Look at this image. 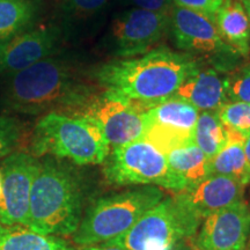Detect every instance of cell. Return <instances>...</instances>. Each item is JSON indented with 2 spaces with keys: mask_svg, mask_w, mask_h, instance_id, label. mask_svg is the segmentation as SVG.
Returning <instances> with one entry per match:
<instances>
[{
  "mask_svg": "<svg viewBox=\"0 0 250 250\" xmlns=\"http://www.w3.org/2000/svg\"><path fill=\"white\" fill-rule=\"evenodd\" d=\"M197 67L189 56L156 48L139 57L107 62L96 71L95 78L104 89V95L147 112L175 95Z\"/></svg>",
  "mask_w": 250,
  "mask_h": 250,
  "instance_id": "1",
  "label": "cell"
},
{
  "mask_svg": "<svg viewBox=\"0 0 250 250\" xmlns=\"http://www.w3.org/2000/svg\"><path fill=\"white\" fill-rule=\"evenodd\" d=\"M95 96L72 65L49 57L6 77L0 105L5 111L22 115H80Z\"/></svg>",
  "mask_w": 250,
  "mask_h": 250,
  "instance_id": "2",
  "label": "cell"
},
{
  "mask_svg": "<svg viewBox=\"0 0 250 250\" xmlns=\"http://www.w3.org/2000/svg\"><path fill=\"white\" fill-rule=\"evenodd\" d=\"M83 211V189L76 171L52 156L39 160L27 227L45 235L73 236Z\"/></svg>",
  "mask_w": 250,
  "mask_h": 250,
  "instance_id": "3",
  "label": "cell"
},
{
  "mask_svg": "<svg viewBox=\"0 0 250 250\" xmlns=\"http://www.w3.org/2000/svg\"><path fill=\"white\" fill-rule=\"evenodd\" d=\"M30 149L35 156L67 159L79 166L107 160L110 147L101 129L87 115L45 114L37 122Z\"/></svg>",
  "mask_w": 250,
  "mask_h": 250,
  "instance_id": "4",
  "label": "cell"
},
{
  "mask_svg": "<svg viewBox=\"0 0 250 250\" xmlns=\"http://www.w3.org/2000/svg\"><path fill=\"white\" fill-rule=\"evenodd\" d=\"M164 199V190L142 186L96 201L81 219L73 241L80 247L99 245L126 233L149 208Z\"/></svg>",
  "mask_w": 250,
  "mask_h": 250,
  "instance_id": "5",
  "label": "cell"
},
{
  "mask_svg": "<svg viewBox=\"0 0 250 250\" xmlns=\"http://www.w3.org/2000/svg\"><path fill=\"white\" fill-rule=\"evenodd\" d=\"M202 220L174 193L146 212L132 227L108 241L125 250H173L182 239L195 236Z\"/></svg>",
  "mask_w": 250,
  "mask_h": 250,
  "instance_id": "6",
  "label": "cell"
},
{
  "mask_svg": "<svg viewBox=\"0 0 250 250\" xmlns=\"http://www.w3.org/2000/svg\"><path fill=\"white\" fill-rule=\"evenodd\" d=\"M107 159L104 174L112 184L155 186L179 192L166 154L145 138L112 148Z\"/></svg>",
  "mask_w": 250,
  "mask_h": 250,
  "instance_id": "7",
  "label": "cell"
},
{
  "mask_svg": "<svg viewBox=\"0 0 250 250\" xmlns=\"http://www.w3.org/2000/svg\"><path fill=\"white\" fill-rule=\"evenodd\" d=\"M199 110L186 100L173 95L152 107L145 114L146 130L143 138L164 154L192 142Z\"/></svg>",
  "mask_w": 250,
  "mask_h": 250,
  "instance_id": "8",
  "label": "cell"
},
{
  "mask_svg": "<svg viewBox=\"0 0 250 250\" xmlns=\"http://www.w3.org/2000/svg\"><path fill=\"white\" fill-rule=\"evenodd\" d=\"M37 167L39 160L24 152L11 153L2 160L0 225L27 227L31 187Z\"/></svg>",
  "mask_w": 250,
  "mask_h": 250,
  "instance_id": "9",
  "label": "cell"
},
{
  "mask_svg": "<svg viewBox=\"0 0 250 250\" xmlns=\"http://www.w3.org/2000/svg\"><path fill=\"white\" fill-rule=\"evenodd\" d=\"M169 15L137 7L122 13L112 24L117 57H138L151 51L169 29Z\"/></svg>",
  "mask_w": 250,
  "mask_h": 250,
  "instance_id": "10",
  "label": "cell"
},
{
  "mask_svg": "<svg viewBox=\"0 0 250 250\" xmlns=\"http://www.w3.org/2000/svg\"><path fill=\"white\" fill-rule=\"evenodd\" d=\"M146 112L121 100L102 94L95 96L80 115L98 123L110 148L143 138L146 130Z\"/></svg>",
  "mask_w": 250,
  "mask_h": 250,
  "instance_id": "11",
  "label": "cell"
},
{
  "mask_svg": "<svg viewBox=\"0 0 250 250\" xmlns=\"http://www.w3.org/2000/svg\"><path fill=\"white\" fill-rule=\"evenodd\" d=\"M195 235L204 250H246L250 237V206L246 199L206 217Z\"/></svg>",
  "mask_w": 250,
  "mask_h": 250,
  "instance_id": "12",
  "label": "cell"
},
{
  "mask_svg": "<svg viewBox=\"0 0 250 250\" xmlns=\"http://www.w3.org/2000/svg\"><path fill=\"white\" fill-rule=\"evenodd\" d=\"M169 28L176 45L184 51L236 57L224 43L214 19L210 15L174 5L169 15Z\"/></svg>",
  "mask_w": 250,
  "mask_h": 250,
  "instance_id": "13",
  "label": "cell"
},
{
  "mask_svg": "<svg viewBox=\"0 0 250 250\" xmlns=\"http://www.w3.org/2000/svg\"><path fill=\"white\" fill-rule=\"evenodd\" d=\"M58 40V29L39 28L0 42V76L9 77L51 57L57 49Z\"/></svg>",
  "mask_w": 250,
  "mask_h": 250,
  "instance_id": "14",
  "label": "cell"
},
{
  "mask_svg": "<svg viewBox=\"0 0 250 250\" xmlns=\"http://www.w3.org/2000/svg\"><path fill=\"white\" fill-rule=\"evenodd\" d=\"M245 188V184L232 177L211 174L192 189L177 195L203 221L214 212L243 201Z\"/></svg>",
  "mask_w": 250,
  "mask_h": 250,
  "instance_id": "15",
  "label": "cell"
},
{
  "mask_svg": "<svg viewBox=\"0 0 250 250\" xmlns=\"http://www.w3.org/2000/svg\"><path fill=\"white\" fill-rule=\"evenodd\" d=\"M175 95L191 103L199 111L217 112L228 101L225 74L213 68L197 67L186 78Z\"/></svg>",
  "mask_w": 250,
  "mask_h": 250,
  "instance_id": "16",
  "label": "cell"
},
{
  "mask_svg": "<svg viewBox=\"0 0 250 250\" xmlns=\"http://www.w3.org/2000/svg\"><path fill=\"white\" fill-rule=\"evenodd\" d=\"M166 158L179 192L192 189L211 175L210 159L193 142L171 149L166 154Z\"/></svg>",
  "mask_w": 250,
  "mask_h": 250,
  "instance_id": "17",
  "label": "cell"
},
{
  "mask_svg": "<svg viewBox=\"0 0 250 250\" xmlns=\"http://www.w3.org/2000/svg\"><path fill=\"white\" fill-rule=\"evenodd\" d=\"M224 43L236 56L250 54V21L241 0H225L214 15Z\"/></svg>",
  "mask_w": 250,
  "mask_h": 250,
  "instance_id": "18",
  "label": "cell"
},
{
  "mask_svg": "<svg viewBox=\"0 0 250 250\" xmlns=\"http://www.w3.org/2000/svg\"><path fill=\"white\" fill-rule=\"evenodd\" d=\"M0 250H77L56 235H45L21 225H0Z\"/></svg>",
  "mask_w": 250,
  "mask_h": 250,
  "instance_id": "19",
  "label": "cell"
},
{
  "mask_svg": "<svg viewBox=\"0 0 250 250\" xmlns=\"http://www.w3.org/2000/svg\"><path fill=\"white\" fill-rule=\"evenodd\" d=\"M226 130L227 142L218 154L210 160V173L232 177L248 186L250 179L243 149L246 136L227 127Z\"/></svg>",
  "mask_w": 250,
  "mask_h": 250,
  "instance_id": "20",
  "label": "cell"
},
{
  "mask_svg": "<svg viewBox=\"0 0 250 250\" xmlns=\"http://www.w3.org/2000/svg\"><path fill=\"white\" fill-rule=\"evenodd\" d=\"M36 11L31 0H0V42L30 29Z\"/></svg>",
  "mask_w": 250,
  "mask_h": 250,
  "instance_id": "21",
  "label": "cell"
},
{
  "mask_svg": "<svg viewBox=\"0 0 250 250\" xmlns=\"http://www.w3.org/2000/svg\"><path fill=\"white\" fill-rule=\"evenodd\" d=\"M192 142L208 159L213 158L227 142V130L215 111H199Z\"/></svg>",
  "mask_w": 250,
  "mask_h": 250,
  "instance_id": "22",
  "label": "cell"
},
{
  "mask_svg": "<svg viewBox=\"0 0 250 250\" xmlns=\"http://www.w3.org/2000/svg\"><path fill=\"white\" fill-rule=\"evenodd\" d=\"M217 114L227 129L237 131L243 136L250 132V103L227 101Z\"/></svg>",
  "mask_w": 250,
  "mask_h": 250,
  "instance_id": "23",
  "label": "cell"
},
{
  "mask_svg": "<svg viewBox=\"0 0 250 250\" xmlns=\"http://www.w3.org/2000/svg\"><path fill=\"white\" fill-rule=\"evenodd\" d=\"M225 86L228 101L250 103V64L225 77Z\"/></svg>",
  "mask_w": 250,
  "mask_h": 250,
  "instance_id": "24",
  "label": "cell"
},
{
  "mask_svg": "<svg viewBox=\"0 0 250 250\" xmlns=\"http://www.w3.org/2000/svg\"><path fill=\"white\" fill-rule=\"evenodd\" d=\"M23 133L22 123L18 118L0 115V158L13 153Z\"/></svg>",
  "mask_w": 250,
  "mask_h": 250,
  "instance_id": "25",
  "label": "cell"
},
{
  "mask_svg": "<svg viewBox=\"0 0 250 250\" xmlns=\"http://www.w3.org/2000/svg\"><path fill=\"white\" fill-rule=\"evenodd\" d=\"M110 0H62L64 8L72 14H92L101 11Z\"/></svg>",
  "mask_w": 250,
  "mask_h": 250,
  "instance_id": "26",
  "label": "cell"
},
{
  "mask_svg": "<svg viewBox=\"0 0 250 250\" xmlns=\"http://www.w3.org/2000/svg\"><path fill=\"white\" fill-rule=\"evenodd\" d=\"M173 1L176 6L201 12L214 19L215 13L224 4L225 0H173Z\"/></svg>",
  "mask_w": 250,
  "mask_h": 250,
  "instance_id": "27",
  "label": "cell"
},
{
  "mask_svg": "<svg viewBox=\"0 0 250 250\" xmlns=\"http://www.w3.org/2000/svg\"><path fill=\"white\" fill-rule=\"evenodd\" d=\"M137 8L147 9L158 13L170 14L174 7L173 0H130Z\"/></svg>",
  "mask_w": 250,
  "mask_h": 250,
  "instance_id": "28",
  "label": "cell"
},
{
  "mask_svg": "<svg viewBox=\"0 0 250 250\" xmlns=\"http://www.w3.org/2000/svg\"><path fill=\"white\" fill-rule=\"evenodd\" d=\"M80 250H125V249L117 245H114V243L104 242V243H99V245L81 247Z\"/></svg>",
  "mask_w": 250,
  "mask_h": 250,
  "instance_id": "29",
  "label": "cell"
},
{
  "mask_svg": "<svg viewBox=\"0 0 250 250\" xmlns=\"http://www.w3.org/2000/svg\"><path fill=\"white\" fill-rule=\"evenodd\" d=\"M193 239H195V236L180 240V241L175 245L173 250H193Z\"/></svg>",
  "mask_w": 250,
  "mask_h": 250,
  "instance_id": "30",
  "label": "cell"
},
{
  "mask_svg": "<svg viewBox=\"0 0 250 250\" xmlns=\"http://www.w3.org/2000/svg\"><path fill=\"white\" fill-rule=\"evenodd\" d=\"M243 149H245L247 169H248V175L250 179V132L246 136L245 143H243Z\"/></svg>",
  "mask_w": 250,
  "mask_h": 250,
  "instance_id": "31",
  "label": "cell"
},
{
  "mask_svg": "<svg viewBox=\"0 0 250 250\" xmlns=\"http://www.w3.org/2000/svg\"><path fill=\"white\" fill-rule=\"evenodd\" d=\"M243 6H245L246 11H247V14H248V18H249V21H250V1L248 0H241Z\"/></svg>",
  "mask_w": 250,
  "mask_h": 250,
  "instance_id": "32",
  "label": "cell"
},
{
  "mask_svg": "<svg viewBox=\"0 0 250 250\" xmlns=\"http://www.w3.org/2000/svg\"><path fill=\"white\" fill-rule=\"evenodd\" d=\"M193 250H204V249L199 248V247L196 245V241H195V239H193Z\"/></svg>",
  "mask_w": 250,
  "mask_h": 250,
  "instance_id": "33",
  "label": "cell"
},
{
  "mask_svg": "<svg viewBox=\"0 0 250 250\" xmlns=\"http://www.w3.org/2000/svg\"><path fill=\"white\" fill-rule=\"evenodd\" d=\"M1 189H2V176H1V171H0V195H1Z\"/></svg>",
  "mask_w": 250,
  "mask_h": 250,
  "instance_id": "34",
  "label": "cell"
},
{
  "mask_svg": "<svg viewBox=\"0 0 250 250\" xmlns=\"http://www.w3.org/2000/svg\"><path fill=\"white\" fill-rule=\"evenodd\" d=\"M249 206H250V204H249ZM246 250H250V237H249V242H248V246H247Z\"/></svg>",
  "mask_w": 250,
  "mask_h": 250,
  "instance_id": "35",
  "label": "cell"
},
{
  "mask_svg": "<svg viewBox=\"0 0 250 250\" xmlns=\"http://www.w3.org/2000/svg\"><path fill=\"white\" fill-rule=\"evenodd\" d=\"M248 1H250V0H248Z\"/></svg>",
  "mask_w": 250,
  "mask_h": 250,
  "instance_id": "36",
  "label": "cell"
}]
</instances>
